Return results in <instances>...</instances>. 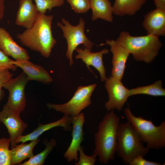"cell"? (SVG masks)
<instances>
[{
	"label": "cell",
	"instance_id": "obj_1",
	"mask_svg": "<svg viewBox=\"0 0 165 165\" xmlns=\"http://www.w3.org/2000/svg\"><path fill=\"white\" fill-rule=\"evenodd\" d=\"M53 18V15H46L38 12L31 27L17 34L16 38L23 45L39 52L45 58L49 57L57 43L51 30Z\"/></svg>",
	"mask_w": 165,
	"mask_h": 165
},
{
	"label": "cell",
	"instance_id": "obj_2",
	"mask_svg": "<svg viewBox=\"0 0 165 165\" xmlns=\"http://www.w3.org/2000/svg\"><path fill=\"white\" fill-rule=\"evenodd\" d=\"M119 117L113 110L106 114L94 134L95 148L93 154L99 156L100 162L107 164L113 160L117 147V136Z\"/></svg>",
	"mask_w": 165,
	"mask_h": 165
},
{
	"label": "cell",
	"instance_id": "obj_3",
	"mask_svg": "<svg viewBox=\"0 0 165 165\" xmlns=\"http://www.w3.org/2000/svg\"><path fill=\"white\" fill-rule=\"evenodd\" d=\"M116 41L131 54L135 60L148 63L154 61L162 46L157 36L147 34L134 36L126 31L121 32Z\"/></svg>",
	"mask_w": 165,
	"mask_h": 165
},
{
	"label": "cell",
	"instance_id": "obj_4",
	"mask_svg": "<svg viewBox=\"0 0 165 165\" xmlns=\"http://www.w3.org/2000/svg\"><path fill=\"white\" fill-rule=\"evenodd\" d=\"M116 152L126 164L134 158L144 156L149 149L145 147L139 134L128 121L120 124L117 136Z\"/></svg>",
	"mask_w": 165,
	"mask_h": 165
},
{
	"label": "cell",
	"instance_id": "obj_5",
	"mask_svg": "<svg viewBox=\"0 0 165 165\" xmlns=\"http://www.w3.org/2000/svg\"><path fill=\"white\" fill-rule=\"evenodd\" d=\"M124 112L128 121L136 131L142 142L146 144L149 149L159 150L165 147V121L159 126H156L152 121L135 116L129 108H126Z\"/></svg>",
	"mask_w": 165,
	"mask_h": 165
},
{
	"label": "cell",
	"instance_id": "obj_6",
	"mask_svg": "<svg viewBox=\"0 0 165 165\" xmlns=\"http://www.w3.org/2000/svg\"><path fill=\"white\" fill-rule=\"evenodd\" d=\"M62 22H58L57 25L61 29L63 36L67 41V50L66 56L69 61L71 67L73 64V52L78 46L82 45L84 48L91 50L94 44L85 34L86 22L82 18L79 19V23L76 26L72 25L64 18L62 19Z\"/></svg>",
	"mask_w": 165,
	"mask_h": 165
},
{
	"label": "cell",
	"instance_id": "obj_7",
	"mask_svg": "<svg viewBox=\"0 0 165 165\" xmlns=\"http://www.w3.org/2000/svg\"><path fill=\"white\" fill-rule=\"evenodd\" d=\"M97 85L94 84L79 86L73 96L67 102L61 104L48 103L46 105L49 109H53L64 115L76 116L91 104V96Z\"/></svg>",
	"mask_w": 165,
	"mask_h": 165
},
{
	"label": "cell",
	"instance_id": "obj_8",
	"mask_svg": "<svg viewBox=\"0 0 165 165\" xmlns=\"http://www.w3.org/2000/svg\"><path fill=\"white\" fill-rule=\"evenodd\" d=\"M28 81L27 75L23 72L16 78L11 79L3 86L9 92L8 101L5 105L19 113L26 105L25 88Z\"/></svg>",
	"mask_w": 165,
	"mask_h": 165
},
{
	"label": "cell",
	"instance_id": "obj_9",
	"mask_svg": "<svg viewBox=\"0 0 165 165\" xmlns=\"http://www.w3.org/2000/svg\"><path fill=\"white\" fill-rule=\"evenodd\" d=\"M105 81L109 97L108 101L105 104L106 109L108 111L115 109L121 111L130 96V90L123 85L121 80L112 76L107 77Z\"/></svg>",
	"mask_w": 165,
	"mask_h": 165
},
{
	"label": "cell",
	"instance_id": "obj_10",
	"mask_svg": "<svg viewBox=\"0 0 165 165\" xmlns=\"http://www.w3.org/2000/svg\"><path fill=\"white\" fill-rule=\"evenodd\" d=\"M0 120L6 126L9 135L11 147L16 145V141L28 126L21 119L20 113L7 106L5 104L0 112Z\"/></svg>",
	"mask_w": 165,
	"mask_h": 165
},
{
	"label": "cell",
	"instance_id": "obj_11",
	"mask_svg": "<svg viewBox=\"0 0 165 165\" xmlns=\"http://www.w3.org/2000/svg\"><path fill=\"white\" fill-rule=\"evenodd\" d=\"M72 117V139L64 155L68 162L73 160L76 162L78 160V152L80 148L81 142L84 140L83 126L85 118L84 113H80L78 116Z\"/></svg>",
	"mask_w": 165,
	"mask_h": 165
},
{
	"label": "cell",
	"instance_id": "obj_12",
	"mask_svg": "<svg viewBox=\"0 0 165 165\" xmlns=\"http://www.w3.org/2000/svg\"><path fill=\"white\" fill-rule=\"evenodd\" d=\"M105 45L110 46V50L112 54L111 76L121 80L124 75L126 63L130 54L125 48L116 40L107 39L105 43L100 45Z\"/></svg>",
	"mask_w": 165,
	"mask_h": 165
},
{
	"label": "cell",
	"instance_id": "obj_13",
	"mask_svg": "<svg viewBox=\"0 0 165 165\" xmlns=\"http://www.w3.org/2000/svg\"><path fill=\"white\" fill-rule=\"evenodd\" d=\"M77 53L75 56L76 59H81L86 64L87 68L91 72H93L90 67L92 66L98 72L101 77V80L105 81L106 76V69L104 64L103 57L104 55L108 53L109 50L107 49H103L97 52L93 53L90 50L77 47L75 50Z\"/></svg>",
	"mask_w": 165,
	"mask_h": 165
},
{
	"label": "cell",
	"instance_id": "obj_14",
	"mask_svg": "<svg viewBox=\"0 0 165 165\" xmlns=\"http://www.w3.org/2000/svg\"><path fill=\"white\" fill-rule=\"evenodd\" d=\"M142 25L147 34L165 36V9L156 8L145 16Z\"/></svg>",
	"mask_w": 165,
	"mask_h": 165
},
{
	"label": "cell",
	"instance_id": "obj_15",
	"mask_svg": "<svg viewBox=\"0 0 165 165\" xmlns=\"http://www.w3.org/2000/svg\"><path fill=\"white\" fill-rule=\"evenodd\" d=\"M0 49L5 55L16 60L30 59L27 51L15 42L9 33L2 28H0Z\"/></svg>",
	"mask_w": 165,
	"mask_h": 165
},
{
	"label": "cell",
	"instance_id": "obj_16",
	"mask_svg": "<svg viewBox=\"0 0 165 165\" xmlns=\"http://www.w3.org/2000/svg\"><path fill=\"white\" fill-rule=\"evenodd\" d=\"M12 63L23 70L28 81H36L46 84H49L53 81V79L44 68L33 63L29 60H13Z\"/></svg>",
	"mask_w": 165,
	"mask_h": 165
},
{
	"label": "cell",
	"instance_id": "obj_17",
	"mask_svg": "<svg viewBox=\"0 0 165 165\" xmlns=\"http://www.w3.org/2000/svg\"><path fill=\"white\" fill-rule=\"evenodd\" d=\"M15 24L26 29L30 28L34 23L38 11L32 0H20Z\"/></svg>",
	"mask_w": 165,
	"mask_h": 165
},
{
	"label": "cell",
	"instance_id": "obj_18",
	"mask_svg": "<svg viewBox=\"0 0 165 165\" xmlns=\"http://www.w3.org/2000/svg\"><path fill=\"white\" fill-rule=\"evenodd\" d=\"M72 117L64 115L60 119L46 124L39 123L38 126L32 132L25 135H22L16 141V143H25L28 141H32L38 138L44 132L54 127H60L65 130H71Z\"/></svg>",
	"mask_w": 165,
	"mask_h": 165
},
{
	"label": "cell",
	"instance_id": "obj_19",
	"mask_svg": "<svg viewBox=\"0 0 165 165\" xmlns=\"http://www.w3.org/2000/svg\"><path fill=\"white\" fill-rule=\"evenodd\" d=\"M92 10V20L101 19L109 22H113L112 6L109 0H90Z\"/></svg>",
	"mask_w": 165,
	"mask_h": 165
},
{
	"label": "cell",
	"instance_id": "obj_20",
	"mask_svg": "<svg viewBox=\"0 0 165 165\" xmlns=\"http://www.w3.org/2000/svg\"><path fill=\"white\" fill-rule=\"evenodd\" d=\"M147 0H115L112 6L113 13L118 16L135 15Z\"/></svg>",
	"mask_w": 165,
	"mask_h": 165
},
{
	"label": "cell",
	"instance_id": "obj_21",
	"mask_svg": "<svg viewBox=\"0 0 165 165\" xmlns=\"http://www.w3.org/2000/svg\"><path fill=\"white\" fill-rule=\"evenodd\" d=\"M39 141L38 138L28 144L22 143L11 148L10 151V165H19L24 160L34 156L33 148Z\"/></svg>",
	"mask_w": 165,
	"mask_h": 165
},
{
	"label": "cell",
	"instance_id": "obj_22",
	"mask_svg": "<svg viewBox=\"0 0 165 165\" xmlns=\"http://www.w3.org/2000/svg\"><path fill=\"white\" fill-rule=\"evenodd\" d=\"M141 94L153 96H163L165 95V90L163 88V83L160 80L150 85L139 86L130 90V96Z\"/></svg>",
	"mask_w": 165,
	"mask_h": 165
},
{
	"label": "cell",
	"instance_id": "obj_23",
	"mask_svg": "<svg viewBox=\"0 0 165 165\" xmlns=\"http://www.w3.org/2000/svg\"><path fill=\"white\" fill-rule=\"evenodd\" d=\"M44 144L46 146V148L42 152L35 156L29 158V159L20 165H42L45 162L47 157L53 150V148L57 145L56 140L52 139L50 141L45 139Z\"/></svg>",
	"mask_w": 165,
	"mask_h": 165
},
{
	"label": "cell",
	"instance_id": "obj_24",
	"mask_svg": "<svg viewBox=\"0 0 165 165\" xmlns=\"http://www.w3.org/2000/svg\"><path fill=\"white\" fill-rule=\"evenodd\" d=\"M9 138L0 139V165H11Z\"/></svg>",
	"mask_w": 165,
	"mask_h": 165
},
{
	"label": "cell",
	"instance_id": "obj_25",
	"mask_svg": "<svg viewBox=\"0 0 165 165\" xmlns=\"http://www.w3.org/2000/svg\"><path fill=\"white\" fill-rule=\"evenodd\" d=\"M38 12L45 14L47 10L49 12L55 7L63 5L64 0H34Z\"/></svg>",
	"mask_w": 165,
	"mask_h": 165
},
{
	"label": "cell",
	"instance_id": "obj_26",
	"mask_svg": "<svg viewBox=\"0 0 165 165\" xmlns=\"http://www.w3.org/2000/svg\"><path fill=\"white\" fill-rule=\"evenodd\" d=\"M72 9L77 13H84L90 9V0H67Z\"/></svg>",
	"mask_w": 165,
	"mask_h": 165
},
{
	"label": "cell",
	"instance_id": "obj_27",
	"mask_svg": "<svg viewBox=\"0 0 165 165\" xmlns=\"http://www.w3.org/2000/svg\"><path fill=\"white\" fill-rule=\"evenodd\" d=\"M79 159L78 162L75 163V165H94L96 161L97 156L93 154L91 156L86 155L84 152V148L82 146L79 150Z\"/></svg>",
	"mask_w": 165,
	"mask_h": 165
},
{
	"label": "cell",
	"instance_id": "obj_28",
	"mask_svg": "<svg viewBox=\"0 0 165 165\" xmlns=\"http://www.w3.org/2000/svg\"><path fill=\"white\" fill-rule=\"evenodd\" d=\"M12 61L0 49V71L5 69L16 71L17 67L12 63Z\"/></svg>",
	"mask_w": 165,
	"mask_h": 165
},
{
	"label": "cell",
	"instance_id": "obj_29",
	"mask_svg": "<svg viewBox=\"0 0 165 165\" xmlns=\"http://www.w3.org/2000/svg\"><path fill=\"white\" fill-rule=\"evenodd\" d=\"M13 74L11 73L9 69H5L0 71V102L5 95L4 91L2 89L4 84L12 79Z\"/></svg>",
	"mask_w": 165,
	"mask_h": 165
},
{
	"label": "cell",
	"instance_id": "obj_30",
	"mask_svg": "<svg viewBox=\"0 0 165 165\" xmlns=\"http://www.w3.org/2000/svg\"><path fill=\"white\" fill-rule=\"evenodd\" d=\"M143 156H138L133 159L129 163L130 165H161V163L147 160Z\"/></svg>",
	"mask_w": 165,
	"mask_h": 165
},
{
	"label": "cell",
	"instance_id": "obj_31",
	"mask_svg": "<svg viewBox=\"0 0 165 165\" xmlns=\"http://www.w3.org/2000/svg\"><path fill=\"white\" fill-rule=\"evenodd\" d=\"M156 8L165 9V0H154Z\"/></svg>",
	"mask_w": 165,
	"mask_h": 165
},
{
	"label": "cell",
	"instance_id": "obj_32",
	"mask_svg": "<svg viewBox=\"0 0 165 165\" xmlns=\"http://www.w3.org/2000/svg\"><path fill=\"white\" fill-rule=\"evenodd\" d=\"M4 0H0V21L4 16L5 10Z\"/></svg>",
	"mask_w": 165,
	"mask_h": 165
},
{
	"label": "cell",
	"instance_id": "obj_33",
	"mask_svg": "<svg viewBox=\"0 0 165 165\" xmlns=\"http://www.w3.org/2000/svg\"><path fill=\"white\" fill-rule=\"evenodd\" d=\"M1 123V121L0 120V125Z\"/></svg>",
	"mask_w": 165,
	"mask_h": 165
}]
</instances>
